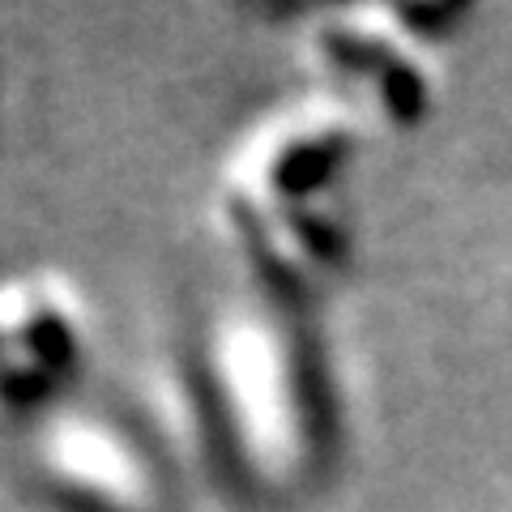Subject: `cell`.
<instances>
[{"label": "cell", "mask_w": 512, "mask_h": 512, "mask_svg": "<svg viewBox=\"0 0 512 512\" xmlns=\"http://www.w3.org/2000/svg\"><path fill=\"white\" fill-rule=\"evenodd\" d=\"M86 355V303L77 286L39 269L0 282V414L47 402Z\"/></svg>", "instance_id": "6da1fadb"}]
</instances>
